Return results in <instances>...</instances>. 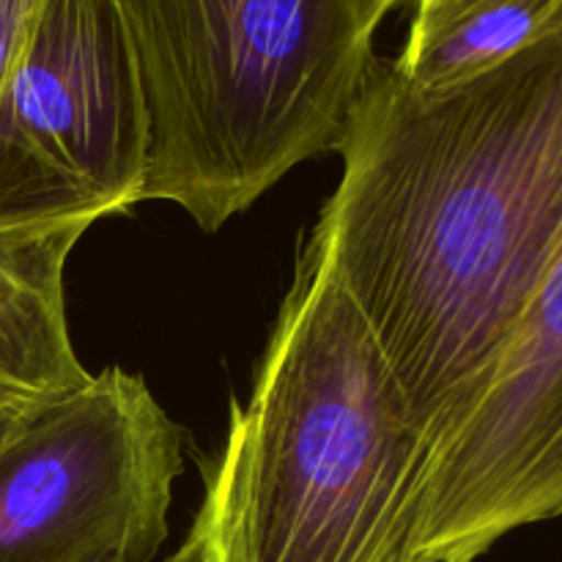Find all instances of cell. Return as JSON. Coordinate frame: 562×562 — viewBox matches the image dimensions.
<instances>
[{
    "label": "cell",
    "mask_w": 562,
    "mask_h": 562,
    "mask_svg": "<svg viewBox=\"0 0 562 562\" xmlns=\"http://www.w3.org/2000/svg\"><path fill=\"white\" fill-rule=\"evenodd\" d=\"M42 0H0V86L9 77Z\"/></svg>",
    "instance_id": "obj_9"
},
{
    "label": "cell",
    "mask_w": 562,
    "mask_h": 562,
    "mask_svg": "<svg viewBox=\"0 0 562 562\" xmlns=\"http://www.w3.org/2000/svg\"><path fill=\"white\" fill-rule=\"evenodd\" d=\"M423 461L368 324L300 258L192 530L206 562H417Z\"/></svg>",
    "instance_id": "obj_2"
},
{
    "label": "cell",
    "mask_w": 562,
    "mask_h": 562,
    "mask_svg": "<svg viewBox=\"0 0 562 562\" xmlns=\"http://www.w3.org/2000/svg\"><path fill=\"white\" fill-rule=\"evenodd\" d=\"M562 16V0H417L393 69L409 86L442 88L514 58Z\"/></svg>",
    "instance_id": "obj_8"
},
{
    "label": "cell",
    "mask_w": 562,
    "mask_h": 562,
    "mask_svg": "<svg viewBox=\"0 0 562 562\" xmlns=\"http://www.w3.org/2000/svg\"><path fill=\"white\" fill-rule=\"evenodd\" d=\"M401 0H113L146 113V192L203 231L338 151Z\"/></svg>",
    "instance_id": "obj_3"
},
{
    "label": "cell",
    "mask_w": 562,
    "mask_h": 562,
    "mask_svg": "<svg viewBox=\"0 0 562 562\" xmlns=\"http://www.w3.org/2000/svg\"><path fill=\"white\" fill-rule=\"evenodd\" d=\"M88 228H0V431L91 376L71 344L64 283L66 261Z\"/></svg>",
    "instance_id": "obj_7"
},
{
    "label": "cell",
    "mask_w": 562,
    "mask_h": 562,
    "mask_svg": "<svg viewBox=\"0 0 562 562\" xmlns=\"http://www.w3.org/2000/svg\"><path fill=\"white\" fill-rule=\"evenodd\" d=\"M5 428H9V426H5Z\"/></svg>",
    "instance_id": "obj_11"
},
{
    "label": "cell",
    "mask_w": 562,
    "mask_h": 562,
    "mask_svg": "<svg viewBox=\"0 0 562 562\" xmlns=\"http://www.w3.org/2000/svg\"><path fill=\"white\" fill-rule=\"evenodd\" d=\"M146 192V113L113 0H42L0 86V228L88 223Z\"/></svg>",
    "instance_id": "obj_5"
},
{
    "label": "cell",
    "mask_w": 562,
    "mask_h": 562,
    "mask_svg": "<svg viewBox=\"0 0 562 562\" xmlns=\"http://www.w3.org/2000/svg\"><path fill=\"white\" fill-rule=\"evenodd\" d=\"M157 562H206V554H203V543L201 538H198V532L190 530V536L181 541V547L176 549L173 554H168V558Z\"/></svg>",
    "instance_id": "obj_10"
},
{
    "label": "cell",
    "mask_w": 562,
    "mask_h": 562,
    "mask_svg": "<svg viewBox=\"0 0 562 562\" xmlns=\"http://www.w3.org/2000/svg\"><path fill=\"white\" fill-rule=\"evenodd\" d=\"M302 261L351 300L428 445L481 401L562 241V16L470 80L376 58Z\"/></svg>",
    "instance_id": "obj_1"
},
{
    "label": "cell",
    "mask_w": 562,
    "mask_h": 562,
    "mask_svg": "<svg viewBox=\"0 0 562 562\" xmlns=\"http://www.w3.org/2000/svg\"><path fill=\"white\" fill-rule=\"evenodd\" d=\"M181 428L121 368L0 431V562H157Z\"/></svg>",
    "instance_id": "obj_4"
},
{
    "label": "cell",
    "mask_w": 562,
    "mask_h": 562,
    "mask_svg": "<svg viewBox=\"0 0 562 562\" xmlns=\"http://www.w3.org/2000/svg\"><path fill=\"white\" fill-rule=\"evenodd\" d=\"M562 516V241L486 393L428 445L417 562H475Z\"/></svg>",
    "instance_id": "obj_6"
}]
</instances>
